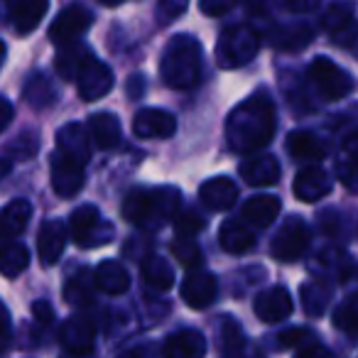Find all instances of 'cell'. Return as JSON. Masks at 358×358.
Masks as SVG:
<instances>
[{
  "instance_id": "1",
  "label": "cell",
  "mask_w": 358,
  "mask_h": 358,
  "mask_svg": "<svg viewBox=\"0 0 358 358\" xmlns=\"http://www.w3.org/2000/svg\"><path fill=\"white\" fill-rule=\"evenodd\" d=\"M275 135V108L265 94H255L231 110L226 120L229 148L238 155H253L263 150Z\"/></svg>"
},
{
  "instance_id": "2",
  "label": "cell",
  "mask_w": 358,
  "mask_h": 358,
  "mask_svg": "<svg viewBox=\"0 0 358 358\" xmlns=\"http://www.w3.org/2000/svg\"><path fill=\"white\" fill-rule=\"evenodd\" d=\"M182 194L174 187H155V189H133L123 201V216L140 229H162L169 219L179 214Z\"/></svg>"
},
{
  "instance_id": "3",
  "label": "cell",
  "mask_w": 358,
  "mask_h": 358,
  "mask_svg": "<svg viewBox=\"0 0 358 358\" xmlns=\"http://www.w3.org/2000/svg\"><path fill=\"white\" fill-rule=\"evenodd\" d=\"M201 45L194 35H177L167 42L159 59V74L169 89H194L201 79Z\"/></svg>"
},
{
  "instance_id": "4",
  "label": "cell",
  "mask_w": 358,
  "mask_h": 358,
  "mask_svg": "<svg viewBox=\"0 0 358 358\" xmlns=\"http://www.w3.org/2000/svg\"><path fill=\"white\" fill-rule=\"evenodd\" d=\"M260 50V35L248 25H234L221 32L216 42V62L221 69H238L253 62Z\"/></svg>"
},
{
  "instance_id": "5",
  "label": "cell",
  "mask_w": 358,
  "mask_h": 358,
  "mask_svg": "<svg viewBox=\"0 0 358 358\" xmlns=\"http://www.w3.org/2000/svg\"><path fill=\"white\" fill-rule=\"evenodd\" d=\"M309 84L317 89V94L322 96L324 101H341L346 99L348 94L353 91V76L348 74L346 69L331 62L329 57H317L312 59L307 69Z\"/></svg>"
},
{
  "instance_id": "6",
  "label": "cell",
  "mask_w": 358,
  "mask_h": 358,
  "mask_svg": "<svg viewBox=\"0 0 358 358\" xmlns=\"http://www.w3.org/2000/svg\"><path fill=\"white\" fill-rule=\"evenodd\" d=\"M71 238L81 248H99V245L110 243L113 238V226L99 214L96 206H81L69 219Z\"/></svg>"
},
{
  "instance_id": "7",
  "label": "cell",
  "mask_w": 358,
  "mask_h": 358,
  "mask_svg": "<svg viewBox=\"0 0 358 358\" xmlns=\"http://www.w3.org/2000/svg\"><path fill=\"white\" fill-rule=\"evenodd\" d=\"M309 241H312V234H309L307 224L302 219H297V216H292V219H287L280 226L278 236L270 243V250L282 263H294V260H299L307 253Z\"/></svg>"
},
{
  "instance_id": "8",
  "label": "cell",
  "mask_w": 358,
  "mask_h": 358,
  "mask_svg": "<svg viewBox=\"0 0 358 358\" xmlns=\"http://www.w3.org/2000/svg\"><path fill=\"white\" fill-rule=\"evenodd\" d=\"M76 86H79V96L84 101H99L113 89V71L108 64L99 62L94 55H89V59L84 62V66L76 74Z\"/></svg>"
},
{
  "instance_id": "9",
  "label": "cell",
  "mask_w": 358,
  "mask_h": 358,
  "mask_svg": "<svg viewBox=\"0 0 358 358\" xmlns=\"http://www.w3.org/2000/svg\"><path fill=\"white\" fill-rule=\"evenodd\" d=\"M50 169H52V189L59 196L71 199V196H76L84 189L86 172H84V164H79L76 159L66 157L62 152H55L52 155Z\"/></svg>"
},
{
  "instance_id": "10",
  "label": "cell",
  "mask_w": 358,
  "mask_h": 358,
  "mask_svg": "<svg viewBox=\"0 0 358 358\" xmlns=\"http://www.w3.org/2000/svg\"><path fill=\"white\" fill-rule=\"evenodd\" d=\"M322 27L331 40H336V45L348 47L351 42H356L358 37V22L353 15V6L346 0H338L324 13Z\"/></svg>"
},
{
  "instance_id": "11",
  "label": "cell",
  "mask_w": 358,
  "mask_h": 358,
  "mask_svg": "<svg viewBox=\"0 0 358 358\" xmlns=\"http://www.w3.org/2000/svg\"><path fill=\"white\" fill-rule=\"evenodd\" d=\"M91 22H94V15H91L86 8L69 6L57 15L55 22H52L50 40L55 42V45L66 47V45H71L79 35H84V32L91 27Z\"/></svg>"
},
{
  "instance_id": "12",
  "label": "cell",
  "mask_w": 358,
  "mask_h": 358,
  "mask_svg": "<svg viewBox=\"0 0 358 358\" xmlns=\"http://www.w3.org/2000/svg\"><path fill=\"white\" fill-rule=\"evenodd\" d=\"M216 278L204 268L189 270L182 282V297L192 309H206L216 299Z\"/></svg>"
},
{
  "instance_id": "13",
  "label": "cell",
  "mask_w": 358,
  "mask_h": 358,
  "mask_svg": "<svg viewBox=\"0 0 358 358\" xmlns=\"http://www.w3.org/2000/svg\"><path fill=\"white\" fill-rule=\"evenodd\" d=\"M59 341H62V346L69 353H74V356H91L96 348V329L89 319L74 317L62 324Z\"/></svg>"
},
{
  "instance_id": "14",
  "label": "cell",
  "mask_w": 358,
  "mask_h": 358,
  "mask_svg": "<svg viewBox=\"0 0 358 358\" xmlns=\"http://www.w3.org/2000/svg\"><path fill=\"white\" fill-rule=\"evenodd\" d=\"M334 182L322 167H304L302 172L294 177V185H292V192L299 201L304 204H314V201L324 199V196L331 192Z\"/></svg>"
},
{
  "instance_id": "15",
  "label": "cell",
  "mask_w": 358,
  "mask_h": 358,
  "mask_svg": "<svg viewBox=\"0 0 358 358\" xmlns=\"http://www.w3.org/2000/svg\"><path fill=\"white\" fill-rule=\"evenodd\" d=\"M253 309L265 324H278L292 314L294 302L285 287H270V289H263V292L255 297Z\"/></svg>"
},
{
  "instance_id": "16",
  "label": "cell",
  "mask_w": 358,
  "mask_h": 358,
  "mask_svg": "<svg viewBox=\"0 0 358 358\" xmlns=\"http://www.w3.org/2000/svg\"><path fill=\"white\" fill-rule=\"evenodd\" d=\"M57 152L66 155V157L76 159L84 164L91 159V135L81 123H66L64 128L57 133Z\"/></svg>"
},
{
  "instance_id": "17",
  "label": "cell",
  "mask_w": 358,
  "mask_h": 358,
  "mask_svg": "<svg viewBox=\"0 0 358 358\" xmlns=\"http://www.w3.org/2000/svg\"><path fill=\"white\" fill-rule=\"evenodd\" d=\"M177 130V120L172 113L162 108H145L135 115L133 120V133L138 138H172Z\"/></svg>"
},
{
  "instance_id": "18",
  "label": "cell",
  "mask_w": 358,
  "mask_h": 358,
  "mask_svg": "<svg viewBox=\"0 0 358 358\" xmlns=\"http://www.w3.org/2000/svg\"><path fill=\"white\" fill-rule=\"evenodd\" d=\"M164 358H204L206 338L196 329H179L164 341Z\"/></svg>"
},
{
  "instance_id": "19",
  "label": "cell",
  "mask_w": 358,
  "mask_h": 358,
  "mask_svg": "<svg viewBox=\"0 0 358 358\" xmlns=\"http://www.w3.org/2000/svg\"><path fill=\"white\" fill-rule=\"evenodd\" d=\"M282 174L280 162L273 155H250L241 164V177L245 179V185L250 187H270L275 185Z\"/></svg>"
},
{
  "instance_id": "20",
  "label": "cell",
  "mask_w": 358,
  "mask_h": 358,
  "mask_svg": "<svg viewBox=\"0 0 358 358\" xmlns=\"http://www.w3.org/2000/svg\"><path fill=\"white\" fill-rule=\"evenodd\" d=\"M50 0H10V25L17 35H30L47 15Z\"/></svg>"
},
{
  "instance_id": "21",
  "label": "cell",
  "mask_w": 358,
  "mask_h": 358,
  "mask_svg": "<svg viewBox=\"0 0 358 358\" xmlns=\"http://www.w3.org/2000/svg\"><path fill=\"white\" fill-rule=\"evenodd\" d=\"M199 199L206 209L226 211L238 199V187H236L229 177H211L199 187Z\"/></svg>"
},
{
  "instance_id": "22",
  "label": "cell",
  "mask_w": 358,
  "mask_h": 358,
  "mask_svg": "<svg viewBox=\"0 0 358 358\" xmlns=\"http://www.w3.org/2000/svg\"><path fill=\"white\" fill-rule=\"evenodd\" d=\"M314 30L304 22H294V25H278L273 30H268L265 40L280 52H297L312 42Z\"/></svg>"
},
{
  "instance_id": "23",
  "label": "cell",
  "mask_w": 358,
  "mask_h": 358,
  "mask_svg": "<svg viewBox=\"0 0 358 358\" xmlns=\"http://www.w3.org/2000/svg\"><path fill=\"white\" fill-rule=\"evenodd\" d=\"M66 245V229L62 221H47L37 234V253L42 265H55L62 258Z\"/></svg>"
},
{
  "instance_id": "24",
  "label": "cell",
  "mask_w": 358,
  "mask_h": 358,
  "mask_svg": "<svg viewBox=\"0 0 358 358\" xmlns=\"http://www.w3.org/2000/svg\"><path fill=\"white\" fill-rule=\"evenodd\" d=\"M89 135L91 143L101 150H115L123 140V130H120V120L113 113L103 110V113H94L89 118Z\"/></svg>"
},
{
  "instance_id": "25",
  "label": "cell",
  "mask_w": 358,
  "mask_h": 358,
  "mask_svg": "<svg viewBox=\"0 0 358 358\" xmlns=\"http://www.w3.org/2000/svg\"><path fill=\"white\" fill-rule=\"evenodd\" d=\"M32 219V204L25 199H13L6 209L0 211V238L10 241L27 229Z\"/></svg>"
},
{
  "instance_id": "26",
  "label": "cell",
  "mask_w": 358,
  "mask_h": 358,
  "mask_svg": "<svg viewBox=\"0 0 358 358\" xmlns=\"http://www.w3.org/2000/svg\"><path fill=\"white\" fill-rule=\"evenodd\" d=\"M282 201L273 194H258L243 204V219L253 224L255 229H268L275 219H278Z\"/></svg>"
},
{
  "instance_id": "27",
  "label": "cell",
  "mask_w": 358,
  "mask_h": 358,
  "mask_svg": "<svg viewBox=\"0 0 358 358\" xmlns=\"http://www.w3.org/2000/svg\"><path fill=\"white\" fill-rule=\"evenodd\" d=\"M338 182L346 187L348 192H358V130H353L341 145L336 162Z\"/></svg>"
},
{
  "instance_id": "28",
  "label": "cell",
  "mask_w": 358,
  "mask_h": 358,
  "mask_svg": "<svg viewBox=\"0 0 358 358\" xmlns=\"http://www.w3.org/2000/svg\"><path fill=\"white\" fill-rule=\"evenodd\" d=\"M94 282L106 294H123L130 287V275L118 260H103L94 270Z\"/></svg>"
},
{
  "instance_id": "29",
  "label": "cell",
  "mask_w": 358,
  "mask_h": 358,
  "mask_svg": "<svg viewBox=\"0 0 358 358\" xmlns=\"http://www.w3.org/2000/svg\"><path fill=\"white\" fill-rule=\"evenodd\" d=\"M287 152L294 159H324L327 157V145L309 130H294L287 135Z\"/></svg>"
},
{
  "instance_id": "30",
  "label": "cell",
  "mask_w": 358,
  "mask_h": 358,
  "mask_svg": "<svg viewBox=\"0 0 358 358\" xmlns=\"http://www.w3.org/2000/svg\"><path fill=\"white\" fill-rule=\"evenodd\" d=\"M219 241H221V248L231 255H241V253H248L255 243V236L250 229H245L241 221H226L219 231Z\"/></svg>"
},
{
  "instance_id": "31",
  "label": "cell",
  "mask_w": 358,
  "mask_h": 358,
  "mask_svg": "<svg viewBox=\"0 0 358 358\" xmlns=\"http://www.w3.org/2000/svg\"><path fill=\"white\" fill-rule=\"evenodd\" d=\"M140 273H143L145 282L152 289H159V292H167L174 285V270L172 265L167 263L159 255H148V258L140 263Z\"/></svg>"
},
{
  "instance_id": "32",
  "label": "cell",
  "mask_w": 358,
  "mask_h": 358,
  "mask_svg": "<svg viewBox=\"0 0 358 358\" xmlns=\"http://www.w3.org/2000/svg\"><path fill=\"white\" fill-rule=\"evenodd\" d=\"M94 278H91L89 270H81L76 273L74 278L66 282V289H64V297L71 307H86V304L94 302Z\"/></svg>"
},
{
  "instance_id": "33",
  "label": "cell",
  "mask_w": 358,
  "mask_h": 358,
  "mask_svg": "<svg viewBox=\"0 0 358 358\" xmlns=\"http://www.w3.org/2000/svg\"><path fill=\"white\" fill-rule=\"evenodd\" d=\"M30 265V253L20 243H6L0 248V275L6 278H17L22 270Z\"/></svg>"
},
{
  "instance_id": "34",
  "label": "cell",
  "mask_w": 358,
  "mask_h": 358,
  "mask_svg": "<svg viewBox=\"0 0 358 358\" xmlns=\"http://www.w3.org/2000/svg\"><path fill=\"white\" fill-rule=\"evenodd\" d=\"M331 322H334V327L346 334V336L358 338V292L348 294V297L338 304Z\"/></svg>"
},
{
  "instance_id": "35",
  "label": "cell",
  "mask_w": 358,
  "mask_h": 358,
  "mask_svg": "<svg viewBox=\"0 0 358 358\" xmlns=\"http://www.w3.org/2000/svg\"><path fill=\"white\" fill-rule=\"evenodd\" d=\"M57 99V89L47 76H30V81L25 84V101L35 108H42V106H52Z\"/></svg>"
},
{
  "instance_id": "36",
  "label": "cell",
  "mask_w": 358,
  "mask_h": 358,
  "mask_svg": "<svg viewBox=\"0 0 358 358\" xmlns=\"http://www.w3.org/2000/svg\"><path fill=\"white\" fill-rule=\"evenodd\" d=\"M302 309L309 314V317H322L324 309L329 304V289L324 285H317V282H304L302 289Z\"/></svg>"
},
{
  "instance_id": "37",
  "label": "cell",
  "mask_w": 358,
  "mask_h": 358,
  "mask_svg": "<svg viewBox=\"0 0 358 358\" xmlns=\"http://www.w3.org/2000/svg\"><path fill=\"white\" fill-rule=\"evenodd\" d=\"M91 52L86 47H66L59 57H57V71H59L64 79H76L79 69L84 66V62L89 59Z\"/></svg>"
},
{
  "instance_id": "38",
  "label": "cell",
  "mask_w": 358,
  "mask_h": 358,
  "mask_svg": "<svg viewBox=\"0 0 358 358\" xmlns=\"http://www.w3.org/2000/svg\"><path fill=\"white\" fill-rule=\"evenodd\" d=\"M169 250H172V255L179 260V263L185 265L187 270L201 268V250H199V245H196L192 238H182V236H179L177 241H172Z\"/></svg>"
},
{
  "instance_id": "39",
  "label": "cell",
  "mask_w": 358,
  "mask_h": 358,
  "mask_svg": "<svg viewBox=\"0 0 358 358\" xmlns=\"http://www.w3.org/2000/svg\"><path fill=\"white\" fill-rule=\"evenodd\" d=\"M174 229H177V236H182V238H192V236H196L201 229H204V219H201L196 211H185V214H177L174 216Z\"/></svg>"
},
{
  "instance_id": "40",
  "label": "cell",
  "mask_w": 358,
  "mask_h": 358,
  "mask_svg": "<svg viewBox=\"0 0 358 358\" xmlns=\"http://www.w3.org/2000/svg\"><path fill=\"white\" fill-rule=\"evenodd\" d=\"M309 336H312V331L309 329H287V331L280 334V346L282 348H302L309 343Z\"/></svg>"
},
{
  "instance_id": "41",
  "label": "cell",
  "mask_w": 358,
  "mask_h": 358,
  "mask_svg": "<svg viewBox=\"0 0 358 358\" xmlns=\"http://www.w3.org/2000/svg\"><path fill=\"white\" fill-rule=\"evenodd\" d=\"M37 152V138L35 133H25L20 138H15V143L10 145V155L13 157H32Z\"/></svg>"
},
{
  "instance_id": "42",
  "label": "cell",
  "mask_w": 358,
  "mask_h": 358,
  "mask_svg": "<svg viewBox=\"0 0 358 358\" xmlns=\"http://www.w3.org/2000/svg\"><path fill=\"white\" fill-rule=\"evenodd\" d=\"M238 3H241V0H199V8H201V13H204V15L221 17V15H226L229 10H234Z\"/></svg>"
},
{
  "instance_id": "43",
  "label": "cell",
  "mask_w": 358,
  "mask_h": 358,
  "mask_svg": "<svg viewBox=\"0 0 358 358\" xmlns=\"http://www.w3.org/2000/svg\"><path fill=\"white\" fill-rule=\"evenodd\" d=\"M157 3H159L157 6L159 17H162L164 22L174 20V17H179V15H185L187 6H189V0H157Z\"/></svg>"
},
{
  "instance_id": "44",
  "label": "cell",
  "mask_w": 358,
  "mask_h": 358,
  "mask_svg": "<svg viewBox=\"0 0 358 358\" xmlns=\"http://www.w3.org/2000/svg\"><path fill=\"white\" fill-rule=\"evenodd\" d=\"M32 317L40 324H52L55 322V309H52L50 302H40V299H37V302L32 304Z\"/></svg>"
},
{
  "instance_id": "45",
  "label": "cell",
  "mask_w": 358,
  "mask_h": 358,
  "mask_svg": "<svg viewBox=\"0 0 358 358\" xmlns=\"http://www.w3.org/2000/svg\"><path fill=\"white\" fill-rule=\"evenodd\" d=\"M10 336H13L10 317H8L6 307H0V353H3L8 346H10Z\"/></svg>"
},
{
  "instance_id": "46",
  "label": "cell",
  "mask_w": 358,
  "mask_h": 358,
  "mask_svg": "<svg viewBox=\"0 0 358 358\" xmlns=\"http://www.w3.org/2000/svg\"><path fill=\"white\" fill-rule=\"evenodd\" d=\"M278 3L289 13H309L319 6V0H278Z\"/></svg>"
},
{
  "instance_id": "47",
  "label": "cell",
  "mask_w": 358,
  "mask_h": 358,
  "mask_svg": "<svg viewBox=\"0 0 358 358\" xmlns=\"http://www.w3.org/2000/svg\"><path fill=\"white\" fill-rule=\"evenodd\" d=\"M294 358H331V353H329V348H324L322 343H307V346L299 348Z\"/></svg>"
},
{
  "instance_id": "48",
  "label": "cell",
  "mask_w": 358,
  "mask_h": 358,
  "mask_svg": "<svg viewBox=\"0 0 358 358\" xmlns=\"http://www.w3.org/2000/svg\"><path fill=\"white\" fill-rule=\"evenodd\" d=\"M13 115H15V110H13V103L6 99V96H0V133L10 125Z\"/></svg>"
},
{
  "instance_id": "49",
  "label": "cell",
  "mask_w": 358,
  "mask_h": 358,
  "mask_svg": "<svg viewBox=\"0 0 358 358\" xmlns=\"http://www.w3.org/2000/svg\"><path fill=\"white\" fill-rule=\"evenodd\" d=\"M265 3L268 0H245V8H248V13H265Z\"/></svg>"
},
{
  "instance_id": "50",
  "label": "cell",
  "mask_w": 358,
  "mask_h": 358,
  "mask_svg": "<svg viewBox=\"0 0 358 358\" xmlns=\"http://www.w3.org/2000/svg\"><path fill=\"white\" fill-rule=\"evenodd\" d=\"M143 76H130V84H128V89H130V96H138V89L143 91L145 89V84H143Z\"/></svg>"
},
{
  "instance_id": "51",
  "label": "cell",
  "mask_w": 358,
  "mask_h": 358,
  "mask_svg": "<svg viewBox=\"0 0 358 358\" xmlns=\"http://www.w3.org/2000/svg\"><path fill=\"white\" fill-rule=\"evenodd\" d=\"M10 162H13V159H8V157H3V159H0V179H3L8 172H10V167H13Z\"/></svg>"
},
{
  "instance_id": "52",
  "label": "cell",
  "mask_w": 358,
  "mask_h": 358,
  "mask_svg": "<svg viewBox=\"0 0 358 358\" xmlns=\"http://www.w3.org/2000/svg\"><path fill=\"white\" fill-rule=\"evenodd\" d=\"M6 55H8V47H6V42L0 40V66H3V62H6Z\"/></svg>"
},
{
  "instance_id": "53",
  "label": "cell",
  "mask_w": 358,
  "mask_h": 358,
  "mask_svg": "<svg viewBox=\"0 0 358 358\" xmlns=\"http://www.w3.org/2000/svg\"><path fill=\"white\" fill-rule=\"evenodd\" d=\"M101 3L108 8H115V6H120V3H125V0H101Z\"/></svg>"
},
{
  "instance_id": "54",
  "label": "cell",
  "mask_w": 358,
  "mask_h": 358,
  "mask_svg": "<svg viewBox=\"0 0 358 358\" xmlns=\"http://www.w3.org/2000/svg\"><path fill=\"white\" fill-rule=\"evenodd\" d=\"M353 55H356V59H358V37H356V42H353Z\"/></svg>"
}]
</instances>
